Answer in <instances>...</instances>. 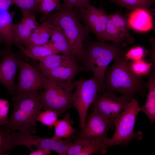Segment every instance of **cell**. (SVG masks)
Here are the masks:
<instances>
[{
  "mask_svg": "<svg viewBox=\"0 0 155 155\" xmlns=\"http://www.w3.org/2000/svg\"><path fill=\"white\" fill-rule=\"evenodd\" d=\"M11 131L3 127L0 128V155H8V140Z\"/></svg>",
  "mask_w": 155,
  "mask_h": 155,
  "instance_id": "4dcf8cb0",
  "label": "cell"
},
{
  "mask_svg": "<svg viewBox=\"0 0 155 155\" xmlns=\"http://www.w3.org/2000/svg\"><path fill=\"white\" fill-rule=\"evenodd\" d=\"M152 13V10L143 8L131 10L127 15V22L130 28L140 32L151 30L154 24Z\"/></svg>",
  "mask_w": 155,
  "mask_h": 155,
  "instance_id": "2e32d148",
  "label": "cell"
},
{
  "mask_svg": "<svg viewBox=\"0 0 155 155\" xmlns=\"http://www.w3.org/2000/svg\"><path fill=\"white\" fill-rule=\"evenodd\" d=\"M2 52L0 50V57L1 56Z\"/></svg>",
  "mask_w": 155,
  "mask_h": 155,
  "instance_id": "74e56055",
  "label": "cell"
},
{
  "mask_svg": "<svg viewBox=\"0 0 155 155\" xmlns=\"http://www.w3.org/2000/svg\"><path fill=\"white\" fill-rule=\"evenodd\" d=\"M108 140L104 142H96L85 140L78 137L74 141V143L78 155L104 154L109 148Z\"/></svg>",
  "mask_w": 155,
  "mask_h": 155,
  "instance_id": "ac0fdd59",
  "label": "cell"
},
{
  "mask_svg": "<svg viewBox=\"0 0 155 155\" xmlns=\"http://www.w3.org/2000/svg\"><path fill=\"white\" fill-rule=\"evenodd\" d=\"M22 11V19L18 23L14 24L13 26V44L18 46L23 45L39 25L34 14L27 11Z\"/></svg>",
  "mask_w": 155,
  "mask_h": 155,
  "instance_id": "9a60e30c",
  "label": "cell"
},
{
  "mask_svg": "<svg viewBox=\"0 0 155 155\" xmlns=\"http://www.w3.org/2000/svg\"><path fill=\"white\" fill-rule=\"evenodd\" d=\"M131 68L133 72L137 76L148 75L150 73L152 65L143 59L141 60L131 61Z\"/></svg>",
  "mask_w": 155,
  "mask_h": 155,
  "instance_id": "4316f807",
  "label": "cell"
},
{
  "mask_svg": "<svg viewBox=\"0 0 155 155\" xmlns=\"http://www.w3.org/2000/svg\"><path fill=\"white\" fill-rule=\"evenodd\" d=\"M13 5L18 6L22 11L34 14L39 12V5L35 0H12Z\"/></svg>",
  "mask_w": 155,
  "mask_h": 155,
  "instance_id": "f1b7e54d",
  "label": "cell"
},
{
  "mask_svg": "<svg viewBox=\"0 0 155 155\" xmlns=\"http://www.w3.org/2000/svg\"><path fill=\"white\" fill-rule=\"evenodd\" d=\"M76 87L75 82L57 81L44 78L43 92L39 94L44 110L56 112L59 117L73 105V91Z\"/></svg>",
  "mask_w": 155,
  "mask_h": 155,
  "instance_id": "5b68a950",
  "label": "cell"
},
{
  "mask_svg": "<svg viewBox=\"0 0 155 155\" xmlns=\"http://www.w3.org/2000/svg\"><path fill=\"white\" fill-rule=\"evenodd\" d=\"M14 11L8 10L0 11V40L6 44L7 49L11 50L13 44V22Z\"/></svg>",
  "mask_w": 155,
  "mask_h": 155,
  "instance_id": "e0dca14e",
  "label": "cell"
},
{
  "mask_svg": "<svg viewBox=\"0 0 155 155\" xmlns=\"http://www.w3.org/2000/svg\"><path fill=\"white\" fill-rule=\"evenodd\" d=\"M110 1L125 8L127 11L139 8L152 10L150 7L155 3L154 0H110Z\"/></svg>",
  "mask_w": 155,
  "mask_h": 155,
  "instance_id": "484cf974",
  "label": "cell"
},
{
  "mask_svg": "<svg viewBox=\"0 0 155 155\" xmlns=\"http://www.w3.org/2000/svg\"><path fill=\"white\" fill-rule=\"evenodd\" d=\"M60 1V0H42L39 5V12L47 15L55 11L62 5Z\"/></svg>",
  "mask_w": 155,
  "mask_h": 155,
  "instance_id": "f546056e",
  "label": "cell"
},
{
  "mask_svg": "<svg viewBox=\"0 0 155 155\" xmlns=\"http://www.w3.org/2000/svg\"><path fill=\"white\" fill-rule=\"evenodd\" d=\"M64 6L69 8H87L92 5L89 0H64Z\"/></svg>",
  "mask_w": 155,
  "mask_h": 155,
  "instance_id": "836d02e7",
  "label": "cell"
},
{
  "mask_svg": "<svg viewBox=\"0 0 155 155\" xmlns=\"http://www.w3.org/2000/svg\"><path fill=\"white\" fill-rule=\"evenodd\" d=\"M9 108L8 100L0 99V126L7 124L9 118L8 116Z\"/></svg>",
  "mask_w": 155,
  "mask_h": 155,
  "instance_id": "d6a6232c",
  "label": "cell"
},
{
  "mask_svg": "<svg viewBox=\"0 0 155 155\" xmlns=\"http://www.w3.org/2000/svg\"><path fill=\"white\" fill-rule=\"evenodd\" d=\"M36 3L38 5H40V3L42 2V0H35Z\"/></svg>",
  "mask_w": 155,
  "mask_h": 155,
  "instance_id": "8d00e7d4",
  "label": "cell"
},
{
  "mask_svg": "<svg viewBox=\"0 0 155 155\" xmlns=\"http://www.w3.org/2000/svg\"><path fill=\"white\" fill-rule=\"evenodd\" d=\"M78 9L69 8L62 5L60 8L54 12L43 15L40 20L42 22L48 21L60 27L76 59L81 61L84 50L83 42L88 37L90 32L78 18Z\"/></svg>",
  "mask_w": 155,
  "mask_h": 155,
  "instance_id": "277c9868",
  "label": "cell"
},
{
  "mask_svg": "<svg viewBox=\"0 0 155 155\" xmlns=\"http://www.w3.org/2000/svg\"><path fill=\"white\" fill-rule=\"evenodd\" d=\"M127 44L109 43L90 41L84 46L81 61L91 71L104 91V76L108 65L113 60L123 57L127 51Z\"/></svg>",
  "mask_w": 155,
  "mask_h": 155,
  "instance_id": "3957f363",
  "label": "cell"
},
{
  "mask_svg": "<svg viewBox=\"0 0 155 155\" xmlns=\"http://www.w3.org/2000/svg\"><path fill=\"white\" fill-rule=\"evenodd\" d=\"M155 71H151L148 75L146 83L148 90L147 99L145 104L141 107V111L148 117L151 123L155 121Z\"/></svg>",
  "mask_w": 155,
  "mask_h": 155,
  "instance_id": "603a6c76",
  "label": "cell"
},
{
  "mask_svg": "<svg viewBox=\"0 0 155 155\" xmlns=\"http://www.w3.org/2000/svg\"><path fill=\"white\" fill-rule=\"evenodd\" d=\"M53 25L47 21H44L32 32L29 37L24 42L25 46L39 45L48 42L51 37Z\"/></svg>",
  "mask_w": 155,
  "mask_h": 155,
  "instance_id": "7402d4cb",
  "label": "cell"
},
{
  "mask_svg": "<svg viewBox=\"0 0 155 155\" xmlns=\"http://www.w3.org/2000/svg\"><path fill=\"white\" fill-rule=\"evenodd\" d=\"M141 110L138 102L134 98L128 103L115 122V130L112 137L108 140V147L126 146L135 139H142L141 131H134L136 117Z\"/></svg>",
  "mask_w": 155,
  "mask_h": 155,
  "instance_id": "8992f818",
  "label": "cell"
},
{
  "mask_svg": "<svg viewBox=\"0 0 155 155\" xmlns=\"http://www.w3.org/2000/svg\"><path fill=\"white\" fill-rule=\"evenodd\" d=\"M57 54H52L40 59L36 68L39 70H47L61 66L78 65L76 59Z\"/></svg>",
  "mask_w": 155,
  "mask_h": 155,
  "instance_id": "44dd1931",
  "label": "cell"
},
{
  "mask_svg": "<svg viewBox=\"0 0 155 155\" xmlns=\"http://www.w3.org/2000/svg\"><path fill=\"white\" fill-rule=\"evenodd\" d=\"M13 95L12 113L3 127L11 131L35 134L37 118L43 108L38 91L17 93Z\"/></svg>",
  "mask_w": 155,
  "mask_h": 155,
  "instance_id": "7a4b0ae2",
  "label": "cell"
},
{
  "mask_svg": "<svg viewBox=\"0 0 155 155\" xmlns=\"http://www.w3.org/2000/svg\"><path fill=\"white\" fill-rule=\"evenodd\" d=\"M145 55L144 49L142 46H137L127 51L124 56L127 60L135 61L143 59Z\"/></svg>",
  "mask_w": 155,
  "mask_h": 155,
  "instance_id": "1f68e13d",
  "label": "cell"
},
{
  "mask_svg": "<svg viewBox=\"0 0 155 155\" xmlns=\"http://www.w3.org/2000/svg\"><path fill=\"white\" fill-rule=\"evenodd\" d=\"M114 60L113 65L107 68L104 73V91L119 93L129 101L137 93L144 96L146 83L142 77L132 71L131 61L124 56Z\"/></svg>",
  "mask_w": 155,
  "mask_h": 155,
  "instance_id": "6da1fadb",
  "label": "cell"
},
{
  "mask_svg": "<svg viewBox=\"0 0 155 155\" xmlns=\"http://www.w3.org/2000/svg\"><path fill=\"white\" fill-rule=\"evenodd\" d=\"M2 42L1 41V40H0V44H1V43Z\"/></svg>",
  "mask_w": 155,
  "mask_h": 155,
  "instance_id": "f35d334b",
  "label": "cell"
},
{
  "mask_svg": "<svg viewBox=\"0 0 155 155\" xmlns=\"http://www.w3.org/2000/svg\"><path fill=\"white\" fill-rule=\"evenodd\" d=\"M18 47L26 56L38 61L48 55L60 53L49 40L48 42L43 44L25 47L22 45Z\"/></svg>",
  "mask_w": 155,
  "mask_h": 155,
  "instance_id": "d6986e66",
  "label": "cell"
},
{
  "mask_svg": "<svg viewBox=\"0 0 155 155\" xmlns=\"http://www.w3.org/2000/svg\"><path fill=\"white\" fill-rule=\"evenodd\" d=\"M1 56L0 62V84L13 95L15 94L16 76L22 60L18 55L13 53L11 50H4Z\"/></svg>",
  "mask_w": 155,
  "mask_h": 155,
  "instance_id": "5bb4252c",
  "label": "cell"
},
{
  "mask_svg": "<svg viewBox=\"0 0 155 155\" xmlns=\"http://www.w3.org/2000/svg\"><path fill=\"white\" fill-rule=\"evenodd\" d=\"M151 47L149 52V61L152 65L151 71H155V42L153 38H151L150 40Z\"/></svg>",
  "mask_w": 155,
  "mask_h": 155,
  "instance_id": "e575fe53",
  "label": "cell"
},
{
  "mask_svg": "<svg viewBox=\"0 0 155 155\" xmlns=\"http://www.w3.org/2000/svg\"><path fill=\"white\" fill-rule=\"evenodd\" d=\"M52 25L51 39L49 41L53 43L60 53L71 58L76 59L69 43L61 28L57 25Z\"/></svg>",
  "mask_w": 155,
  "mask_h": 155,
  "instance_id": "cb8c5ba5",
  "label": "cell"
},
{
  "mask_svg": "<svg viewBox=\"0 0 155 155\" xmlns=\"http://www.w3.org/2000/svg\"><path fill=\"white\" fill-rule=\"evenodd\" d=\"M35 150L32 149L29 154L30 155H50L51 151L40 146H36Z\"/></svg>",
  "mask_w": 155,
  "mask_h": 155,
  "instance_id": "d590c367",
  "label": "cell"
},
{
  "mask_svg": "<svg viewBox=\"0 0 155 155\" xmlns=\"http://www.w3.org/2000/svg\"><path fill=\"white\" fill-rule=\"evenodd\" d=\"M73 142L70 137L64 140L44 138L31 134L18 132L16 134L14 142L16 146L24 145L30 150L31 146H40L55 152L59 155H67L68 149Z\"/></svg>",
  "mask_w": 155,
  "mask_h": 155,
  "instance_id": "30bf717a",
  "label": "cell"
},
{
  "mask_svg": "<svg viewBox=\"0 0 155 155\" xmlns=\"http://www.w3.org/2000/svg\"><path fill=\"white\" fill-rule=\"evenodd\" d=\"M39 71L46 78L60 81L70 82L72 81L80 70L78 65H73Z\"/></svg>",
  "mask_w": 155,
  "mask_h": 155,
  "instance_id": "ffe728a7",
  "label": "cell"
},
{
  "mask_svg": "<svg viewBox=\"0 0 155 155\" xmlns=\"http://www.w3.org/2000/svg\"><path fill=\"white\" fill-rule=\"evenodd\" d=\"M15 94L37 91L44 88V76L36 68L22 61Z\"/></svg>",
  "mask_w": 155,
  "mask_h": 155,
  "instance_id": "4fadbf2b",
  "label": "cell"
},
{
  "mask_svg": "<svg viewBox=\"0 0 155 155\" xmlns=\"http://www.w3.org/2000/svg\"><path fill=\"white\" fill-rule=\"evenodd\" d=\"M77 15L84 26L96 36L99 41H108L106 29L109 15L103 9L92 5L87 8H79Z\"/></svg>",
  "mask_w": 155,
  "mask_h": 155,
  "instance_id": "9c48e42d",
  "label": "cell"
},
{
  "mask_svg": "<svg viewBox=\"0 0 155 155\" xmlns=\"http://www.w3.org/2000/svg\"><path fill=\"white\" fill-rule=\"evenodd\" d=\"M59 117L58 114L55 111L47 110L43 112H40L37 118V121L51 128L58 120Z\"/></svg>",
  "mask_w": 155,
  "mask_h": 155,
  "instance_id": "83f0119b",
  "label": "cell"
},
{
  "mask_svg": "<svg viewBox=\"0 0 155 155\" xmlns=\"http://www.w3.org/2000/svg\"><path fill=\"white\" fill-rule=\"evenodd\" d=\"M72 122L69 113H67L62 119L58 120L54 126V133L52 138L59 140L70 137L76 131L71 125Z\"/></svg>",
  "mask_w": 155,
  "mask_h": 155,
  "instance_id": "d4e9b609",
  "label": "cell"
},
{
  "mask_svg": "<svg viewBox=\"0 0 155 155\" xmlns=\"http://www.w3.org/2000/svg\"><path fill=\"white\" fill-rule=\"evenodd\" d=\"M108 41L115 43L125 42L131 44L135 40L130 32V28L127 22V15H123L117 12L109 15L106 29Z\"/></svg>",
  "mask_w": 155,
  "mask_h": 155,
  "instance_id": "7c38bea8",
  "label": "cell"
},
{
  "mask_svg": "<svg viewBox=\"0 0 155 155\" xmlns=\"http://www.w3.org/2000/svg\"><path fill=\"white\" fill-rule=\"evenodd\" d=\"M130 101L122 96H117L113 92H98L91 105L92 111L100 113L114 124Z\"/></svg>",
  "mask_w": 155,
  "mask_h": 155,
  "instance_id": "ba28073f",
  "label": "cell"
},
{
  "mask_svg": "<svg viewBox=\"0 0 155 155\" xmlns=\"http://www.w3.org/2000/svg\"><path fill=\"white\" fill-rule=\"evenodd\" d=\"M76 89L73 93V105L77 110L79 119V127L81 130L85 127L89 108L97 93L102 90L94 77L88 79L81 78L75 80Z\"/></svg>",
  "mask_w": 155,
  "mask_h": 155,
  "instance_id": "52a82bcc",
  "label": "cell"
},
{
  "mask_svg": "<svg viewBox=\"0 0 155 155\" xmlns=\"http://www.w3.org/2000/svg\"><path fill=\"white\" fill-rule=\"evenodd\" d=\"M114 124L100 113L92 111L89 115L86 125L78 137L85 140L96 142H104L108 139L107 133L113 129Z\"/></svg>",
  "mask_w": 155,
  "mask_h": 155,
  "instance_id": "8fae6325",
  "label": "cell"
}]
</instances>
